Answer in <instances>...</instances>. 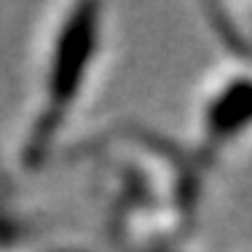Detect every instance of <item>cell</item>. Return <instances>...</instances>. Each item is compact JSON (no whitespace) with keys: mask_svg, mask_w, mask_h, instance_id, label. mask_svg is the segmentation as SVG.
I'll return each mask as SVG.
<instances>
[{"mask_svg":"<svg viewBox=\"0 0 252 252\" xmlns=\"http://www.w3.org/2000/svg\"><path fill=\"white\" fill-rule=\"evenodd\" d=\"M89 22L81 19V25H73L70 32L64 35L62 49H57L54 59V73H51V89L57 97H70L75 92L78 73H83L89 57Z\"/></svg>","mask_w":252,"mask_h":252,"instance_id":"cell-1","label":"cell"}]
</instances>
